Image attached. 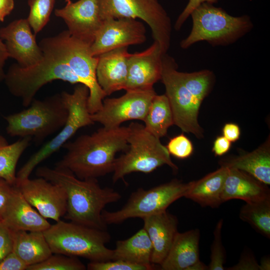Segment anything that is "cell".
<instances>
[{
    "mask_svg": "<svg viewBox=\"0 0 270 270\" xmlns=\"http://www.w3.org/2000/svg\"><path fill=\"white\" fill-rule=\"evenodd\" d=\"M190 16L192 28L189 35L180 42L183 49L202 41L213 46H227L236 42L254 27L249 16H234L208 2L201 4Z\"/></svg>",
    "mask_w": 270,
    "mask_h": 270,
    "instance_id": "4",
    "label": "cell"
},
{
    "mask_svg": "<svg viewBox=\"0 0 270 270\" xmlns=\"http://www.w3.org/2000/svg\"><path fill=\"white\" fill-rule=\"evenodd\" d=\"M228 168L220 166L200 180L192 181L184 197L202 206L218 208L222 203V194Z\"/></svg>",
    "mask_w": 270,
    "mask_h": 270,
    "instance_id": "23",
    "label": "cell"
},
{
    "mask_svg": "<svg viewBox=\"0 0 270 270\" xmlns=\"http://www.w3.org/2000/svg\"><path fill=\"white\" fill-rule=\"evenodd\" d=\"M268 198H270L268 185L244 172L228 168L222 194V202L233 199L251 202Z\"/></svg>",
    "mask_w": 270,
    "mask_h": 270,
    "instance_id": "21",
    "label": "cell"
},
{
    "mask_svg": "<svg viewBox=\"0 0 270 270\" xmlns=\"http://www.w3.org/2000/svg\"><path fill=\"white\" fill-rule=\"evenodd\" d=\"M128 126L104 127L82 134L62 147L66 154L56 166L67 169L80 179L97 178L112 172L115 156L128 148Z\"/></svg>",
    "mask_w": 270,
    "mask_h": 270,
    "instance_id": "2",
    "label": "cell"
},
{
    "mask_svg": "<svg viewBox=\"0 0 270 270\" xmlns=\"http://www.w3.org/2000/svg\"><path fill=\"white\" fill-rule=\"evenodd\" d=\"M144 24L130 18L104 20L90 46L92 56H98L114 49L144 43L146 40Z\"/></svg>",
    "mask_w": 270,
    "mask_h": 270,
    "instance_id": "14",
    "label": "cell"
},
{
    "mask_svg": "<svg viewBox=\"0 0 270 270\" xmlns=\"http://www.w3.org/2000/svg\"><path fill=\"white\" fill-rule=\"evenodd\" d=\"M0 37L6 40L8 57L16 60L20 66H31L42 60V51L27 18L16 20L2 28Z\"/></svg>",
    "mask_w": 270,
    "mask_h": 270,
    "instance_id": "17",
    "label": "cell"
},
{
    "mask_svg": "<svg viewBox=\"0 0 270 270\" xmlns=\"http://www.w3.org/2000/svg\"><path fill=\"white\" fill-rule=\"evenodd\" d=\"M14 7V0H0V22L9 14Z\"/></svg>",
    "mask_w": 270,
    "mask_h": 270,
    "instance_id": "43",
    "label": "cell"
},
{
    "mask_svg": "<svg viewBox=\"0 0 270 270\" xmlns=\"http://www.w3.org/2000/svg\"><path fill=\"white\" fill-rule=\"evenodd\" d=\"M113 252L112 260H122L146 266L152 270L156 268L152 262V242L144 228L130 238L118 240Z\"/></svg>",
    "mask_w": 270,
    "mask_h": 270,
    "instance_id": "25",
    "label": "cell"
},
{
    "mask_svg": "<svg viewBox=\"0 0 270 270\" xmlns=\"http://www.w3.org/2000/svg\"><path fill=\"white\" fill-rule=\"evenodd\" d=\"M128 47L112 50L98 56V82L106 96L124 90L128 72Z\"/></svg>",
    "mask_w": 270,
    "mask_h": 270,
    "instance_id": "18",
    "label": "cell"
},
{
    "mask_svg": "<svg viewBox=\"0 0 270 270\" xmlns=\"http://www.w3.org/2000/svg\"><path fill=\"white\" fill-rule=\"evenodd\" d=\"M55 0H28L30 13L27 18L30 27L36 34L50 20Z\"/></svg>",
    "mask_w": 270,
    "mask_h": 270,
    "instance_id": "32",
    "label": "cell"
},
{
    "mask_svg": "<svg viewBox=\"0 0 270 270\" xmlns=\"http://www.w3.org/2000/svg\"><path fill=\"white\" fill-rule=\"evenodd\" d=\"M62 97L68 110V116L58 134L34 153L22 166L16 174L17 181L28 178L35 168L57 152L80 128L93 124L88 108L89 90L81 84L76 86L72 93L63 92Z\"/></svg>",
    "mask_w": 270,
    "mask_h": 270,
    "instance_id": "8",
    "label": "cell"
},
{
    "mask_svg": "<svg viewBox=\"0 0 270 270\" xmlns=\"http://www.w3.org/2000/svg\"><path fill=\"white\" fill-rule=\"evenodd\" d=\"M143 228L152 242V262L160 265L166 257L178 232L176 216L165 210L143 218Z\"/></svg>",
    "mask_w": 270,
    "mask_h": 270,
    "instance_id": "19",
    "label": "cell"
},
{
    "mask_svg": "<svg viewBox=\"0 0 270 270\" xmlns=\"http://www.w3.org/2000/svg\"><path fill=\"white\" fill-rule=\"evenodd\" d=\"M88 270H152L150 268L122 260H111L104 262H90Z\"/></svg>",
    "mask_w": 270,
    "mask_h": 270,
    "instance_id": "34",
    "label": "cell"
},
{
    "mask_svg": "<svg viewBox=\"0 0 270 270\" xmlns=\"http://www.w3.org/2000/svg\"><path fill=\"white\" fill-rule=\"evenodd\" d=\"M1 221L12 231L44 232L51 225L15 186Z\"/></svg>",
    "mask_w": 270,
    "mask_h": 270,
    "instance_id": "20",
    "label": "cell"
},
{
    "mask_svg": "<svg viewBox=\"0 0 270 270\" xmlns=\"http://www.w3.org/2000/svg\"><path fill=\"white\" fill-rule=\"evenodd\" d=\"M239 217L262 236L270 238V198L246 202L240 208Z\"/></svg>",
    "mask_w": 270,
    "mask_h": 270,
    "instance_id": "29",
    "label": "cell"
},
{
    "mask_svg": "<svg viewBox=\"0 0 270 270\" xmlns=\"http://www.w3.org/2000/svg\"><path fill=\"white\" fill-rule=\"evenodd\" d=\"M222 134L230 142H234L240 138V127L234 123H227L222 128Z\"/></svg>",
    "mask_w": 270,
    "mask_h": 270,
    "instance_id": "42",
    "label": "cell"
},
{
    "mask_svg": "<svg viewBox=\"0 0 270 270\" xmlns=\"http://www.w3.org/2000/svg\"><path fill=\"white\" fill-rule=\"evenodd\" d=\"M260 270H269L270 269V260L269 257L264 258L260 262Z\"/></svg>",
    "mask_w": 270,
    "mask_h": 270,
    "instance_id": "45",
    "label": "cell"
},
{
    "mask_svg": "<svg viewBox=\"0 0 270 270\" xmlns=\"http://www.w3.org/2000/svg\"><path fill=\"white\" fill-rule=\"evenodd\" d=\"M53 254L39 263L29 266L26 270H84L86 267L76 257Z\"/></svg>",
    "mask_w": 270,
    "mask_h": 270,
    "instance_id": "31",
    "label": "cell"
},
{
    "mask_svg": "<svg viewBox=\"0 0 270 270\" xmlns=\"http://www.w3.org/2000/svg\"><path fill=\"white\" fill-rule=\"evenodd\" d=\"M160 80L165 86V94L170 105L174 124L182 131L201 138L203 130L198 118L202 102L183 84L178 75L176 62L167 53L162 56Z\"/></svg>",
    "mask_w": 270,
    "mask_h": 270,
    "instance_id": "11",
    "label": "cell"
},
{
    "mask_svg": "<svg viewBox=\"0 0 270 270\" xmlns=\"http://www.w3.org/2000/svg\"><path fill=\"white\" fill-rule=\"evenodd\" d=\"M43 232L52 254L82 257L90 262L113 258V250L106 246L110 240L106 230L60 220Z\"/></svg>",
    "mask_w": 270,
    "mask_h": 270,
    "instance_id": "5",
    "label": "cell"
},
{
    "mask_svg": "<svg viewBox=\"0 0 270 270\" xmlns=\"http://www.w3.org/2000/svg\"><path fill=\"white\" fill-rule=\"evenodd\" d=\"M220 166L244 172L268 186L270 184V152L268 143L252 152L223 161Z\"/></svg>",
    "mask_w": 270,
    "mask_h": 270,
    "instance_id": "26",
    "label": "cell"
},
{
    "mask_svg": "<svg viewBox=\"0 0 270 270\" xmlns=\"http://www.w3.org/2000/svg\"><path fill=\"white\" fill-rule=\"evenodd\" d=\"M192 184V182L184 183L174 179L147 190L139 188L132 193L120 210L114 212L104 210L102 220L106 226L119 224L128 218H142L165 211L174 202L184 197Z\"/></svg>",
    "mask_w": 270,
    "mask_h": 270,
    "instance_id": "9",
    "label": "cell"
},
{
    "mask_svg": "<svg viewBox=\"0 0 270 270\" xmlns=\"http://www.w3.org/2000/svg\"><path fill=\"white\" fill-rule=\"evenodd\" d=\"M68 116V110L60 94L42 100L34 98L26 109L6 116L4 118L9 136H29L40 143L61 129Z\"/></svg>",
    "mask_w": 270,
    "mask_h": 270,
    "instance_id": "7",
    "label": "cell"
},
{
    "mask_svg": "<svg viewBox=\"0 0 270 270\" xmlns=\"http://www.w3.org/2000/svg\"><path fill=\"white\" fill-rule=\"evenodd\" d=\"M27 267L12 251L0 261V270H26Z\"/></svg>",
    "mask_w": 270,
    "mask_h": 270,
    "instance_id": "39",
    "label": "cell"
},
{
    "mask_svg": "<svg viewBox=\"0 0 270 270\" xmlns=\"http://www.w3.org/2000/svg\"><path fill=\"white\" fill-rule=\"evenodd\" d=\"M166 148L170 154L180 159L188 158L194 150L192 142L184 134L171 138Z\"/></svg>",
    "mask_w": 270,
    "mask_h": 270,
    "instance_id": "35",
    "label": "cell"
},
{
    "mask_svg": "<svg viewBox=\"0 0 270 270\" xmlns=\"http://www.w3.org/2000/svg\"><path fill=\"white\" fill-rule=\"evenodd\" d=\"M128 127V148L115 159L112 178L114 183L120 180L124 181V176L130 173H150L164 164L174 170H178L160 138L148 132L142 124L132 122Z\"/></svg>",
    "mask_w": 270,
    "mask_h": 270,
    "instance_id": "6",
    "label": "cell"
},
{
    "mask_svg": "<svg viewBox=\"0 0 270 270\" xmlns=\"http://www.w3.org/2000/svg\"><path fill=\"white\" fill-rule=\"evenodd\" d=\"M14 188V186L0 178V220L2 219Z\"/></svg>",
    "mask_w": 270,
    "mask_h": 270,
    "instance_id": "40",
    "label": "cell"
},
{
    "mask_svg": "<svg viewBox=\"0 0 270 270\" xmlns=\"http://www.w3.org/2000/svg\"><path fill=\"white\" fill-rule=\"evenodd\" d=\"M78 40L68 30L57 36L42 39L38 45L42 60L27 68L14 66L6 77L12 94L21 99L28 107L36 92L44 85L54 80L72 84H82L75 72V60Z\"/></svg>",
    "mask_w": 270,
    "mask_h": 270,
    "instance_id": "1",
    "label": "cell"
},
{
    "mask_svg": "<svg viewBox=\"0 0 270 270\" xmlns=\"http://www.w3.org/2000/svg\"><path fill=\"white\" fill-rule=\"evenodd\" d=\"M30 137L22 138L12 144L0 135V178L14 186L16 180V170L18 162L30 145Z\"/></svg>",
    "mask_w": 270,
    "mask_h": 270,
    "instance_id": "28",
    "label": "cell"
},
{
    "mask_svg": "<svg viewBox=\"0 0 270 270\" xmlns=\"http://www.w3.org/2000/svg\"><path fill=\"white\" fill-rule=\"evenodd\" d=\"M223 220L217 222L214 231V240L211 246L210 261L208 267L209 270H224L226 260V252L222 243V230Z\"/></svg>",
    "mask_w": 270,
    "mask_h": 270,
    "instance_id": "33",
    "label": "cell"
},
{
    "mask_svg": "<svg viewBox=\"0 0 270 270\" xmlns=\"http://www.w3.org/2000/svg\"><path fill=\"white\" fill-rule=\"evenodd\" d=\"M162 52L158 43H154L145 50L130 54L124 90H146L161 79Z\"/></svg>",
    "mask_w": 270,
    "mask_h": 270,
    "instance_id": "16",
    "label": "cell"
},
{
    "mask_svg": "<svg viewBox=\"0 0 270 270\" xmlns=\"http://www.w3.org/2000/svg\"><path fill=\"white\" fill-rule=\"evenodd\" d=\"M156 94L154 88L126 90L120 97L104 98L101 108L91 114V118L106 128L119 127L128 120L144 121Z\"/></svg>",
    "mask_w": 270,
    "mask_h": 270,
    "instance_id": "12",
    "label": "cell"
},
{
    "mask_svg": "<svg viewBox=\"0 0 270 270\" xmlns=\"http://www.w3.org/2000/svg\"><path fill=\"white\" fill-rule=\"evenodd\" d=\"M178 75L186 88L201 102L211 91L214 82L213 72L208 70L192 72L178 71Z\"/></svg>",
    "mask_w": 270,
    "mask_h": 270,
    "instance_id": "30",
    "label": "cell"
},
{
    "mask_svg": "<svg viewBox=\"0 0 270 270\" xmlns=\"http://www.w3.org/2000/svg\"><path fill=\"white\" fill-rule=\"evenodd\" d=\"M12 231L0 220V261L12 250Z\"/></svg>",
    "mask_w": 270,
    "mask_h": 270,
    "instance_id": "36",
    "label": "cell"
},
{
    "mask_svg": "<svg viewBox=\"0 0 270 270\" xmlns=\"http://www.w3.org/2000/svg\"><path fill=\"white\" fill-rule=\"evenodd\" d=\"M14 186L44 218L58 222L65 216L67 197L65 190L59 184L39 177L16 182Z\"/></svg>",
    "mask_w": 270,
    "mask_h": 270,
    "instance_id": "13",
    "label": "cell"
},
{
    "mask_svg": "<svg viewBox=\"0 0 270 270\" xmlns=\"http://www.w3.org/2000/svg\"><path fill=\"white\" fill-rule=\"evenodd\" d=\"M12 252L28 266L44 261L52 252L41 231H12Z\"/></svg>",
    "mask_w": 270,
    "mask_h": 270,
    "instance_id": "24",
    "label": "cell"
},
{
    "mask_svg": "<svg viewBox=\"0 0 270 270\" xmlns=\"http://www.w3.org/2000/svg\"><path fill=\"white\" fill-rule=\"evenodd\" d=\"M217 2L218 0H189L187 5L177 18L174 26V29L176 30H180L184 22L190 16L191 12L201 4L208 2L214 4Z\"/></svg>",
    "mask_w": 270,
    "mask_h": 270,
    "instance_id": "37",
    "label": "cell"
},
{
    "mask_svg": "<svg viewBox=\"0 0 270 270\" xmlns=\"http://www.w3.org/2000/svg\"><path fill=\"white\" fill-rule=\"evenodd\" d=\"M8 57L6 46L0 38V76L2 74V66L6 59Z\"/></svg>",
    "mask_w": 270,
    "mask_h": 270,
    "instance_id": "44",
    "label": "cell"
},
{
    "mask_svg": "<svg viewBox=\"0 0 270 270\" xmlns=\"http://www.w3.org/2000/svg\"><path fill=\"white\" fill-rule=\"evenodd\" d=\"M145 128L156 137L165 136L168 128L174 124L173 114L168 99L166 94H156L145 118Z\"/></svg>",
    "mask_w": 270,
    "mask_h": 270,
    "instance_id": "27",
    "label": "cell"
},
{
    "mask_svg": "<svg viewBox=\"0 0 270 270\" xmlns=\"http://www.w3.org/2000/svg\"><path fill=\"white\" fill-rule=\"evenodd\" d=\"M231 142L224 136H219L215 140L212 150L216 156L226 154L230 149Z\"/></svg>",
    "mask_w": 270,
    "mask_h": 270,
    "instance_id": "41",
    "label": "cell"
},
{
    "mask_svg": "<svg viewBox=\"0 0 270 270\" xmlns=\"http://www.w3.org/2000/svg\"><path fill=\"white\" fill-rule=\"evenodd\" d=\"M36 174L64 188L67 197L66 218L78 224L106 230L102 214L107 204L121 198L118 192L101 187L97 178L80 179L69 170L56 166L39 167Z\"/></svg>",
    "mask_w": 270,
    "mask_h": 270,
    "instance_id": "3",
    "label": "cell"
},
{
    "mask_svg": "<svg viewBox=\"0 0 270 270\" xmlns=\"http://www.w3.org/2000/svg\"><path fill=\"white\" fill-rule=\"evenodd\" d=\"M227 270H260V266L252 253L247 251L242 253L237 264Z\"/></svg>",
    "mask_w": 270,
    "mask_h": 270,
    "instance_id": "38",
    "label": "cell"
},
{
    "mask_svg": "<svg viewBox=\"0 0 270 270\" xmlns=\"http://www.w3.org/2000/svg\"><path fill=\"white\" fill-rule=\"evenodd\" d=\"M208 270V267L202 262L198 260L192 266H191L188 270Z\"/></svg>",
    "mask_w": 270,
    "mask_h": 270,
    "instance_id": "46",
    "label": "cell"
},
{
    "mask_svg": "<svg viewBox=\"0 0 270 270\" xmlns=\"http://www.w3.org/2000/svg\"><path fill=\"white\" fill-rule=\"evenodd\" d=\"M200 232L194 228L178 232L170 250L160 266L163 270H188L199 259Z\"/></svg>",
    "mask_w": 270,
    "mask_h": 270,
    "instance_id": "22",
    "label": "cell"
},
{
    "mask_svg": "<svg viewBox=\"0 0 270 270\" xmlns=\"http://www.w3.org/2000/svg\"><path fill=\"white\" fill-rule=\"evenodd\" d=\"M100 12L104 20L110 18H139L150 27L154 41L164 54L170 46L171 20L158 0H100Z\"/></svg>",
    "mask_w": 270,
    "mask_h": 270,
    "instance_id": "10",
    "label": "cell"
},
{
    "mask_svg": "<svg viewBox=\"0 0 270 270\" xmlns=\"http://www.w3.org/2000/svg\"><path fill=\"white\" fill-rule=\"evenodd\" d=\"M64 20L68 31L74 37L90 46L104 20L100 12V0H66V6L54 11Z\"/></svg>",
    "mask_w": 270,
    "mask_h": 270,
    "instance_id": "15",
    "label": "cell"
}]
</instances>
